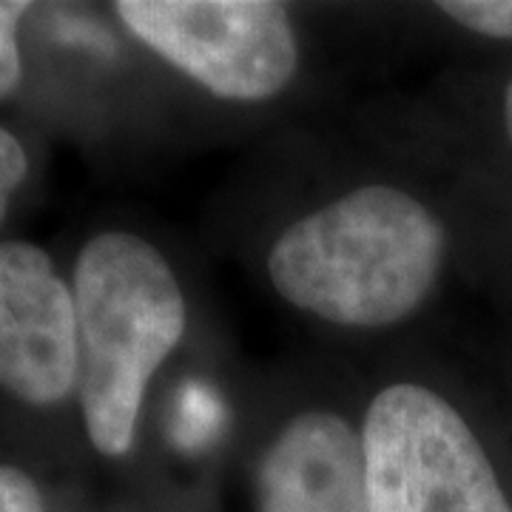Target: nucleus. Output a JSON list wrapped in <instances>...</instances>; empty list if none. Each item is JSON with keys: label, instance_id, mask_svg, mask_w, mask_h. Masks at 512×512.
Segmentation results:
<instances>
[{"label": "nucleus", "instance_id": "1", "mask_svg": "<svg viewBox=\"0 0 512 512\" xmlns=\"http://www.w3.org/2000/svg\"><path fill=\"white\" fill-rule=\"evenodd\" d=\"M439 217L393 185H365L288 225L268 254L282 299L345 328H387L433 291L444 262Z\"/></svg>", "mask_w": 512, "mask_h": 512}, {"label": "nucleus", "instance_id": "2", "mask_svg": "<svg viewBox=\"0 0 512 512\" xmlns=\"http://www.w3.org/2000/svg\"><path fill=\"white\" fill-rule=\"evenodd\" d=\"M77 384L86 430L103 456L131 450L143 396L185 333V296L143 237H94L74 268Z\"/></svg>", "mask_w": 512, "mask_h": 512}, {"label": "nucleus", "instance_id": "3", "mask_svg": "<svg viewBox=\"0 0 512 512\" xmlns=\"http://www.w3.org/2000/svg\"><path fill=\"white\" fill-rule=\"evenodd\" d=\"M373 512H512L470 424L421 384L384 387L362 424Z\"/></svg>", "mask_w": 512, "mask_h": 512}, {"label": "nucleus", "instance_id": "4", "mask_svg": "<svg viewBox=\"0 0 512 512\" xmlns=\"http://www.w3.org/2000/svg\"><path fill=\"white\" fill-rule=\"evenodd\" d=\"M117 15L157 55L222 100H268L299 69V46L282 3L120 0Z\"/></svg>", "mask_w": 512, "mask_h": 512}, {"label": "nucleus", "instance_id": "5", "mask_svg": "<svg viewBox=\"0 0 512 512\" xmlns=\"http://www.w3.org/2000/svg\"><path fill=\"white\" fill-rule=\"evenodd\" d=\"M69 285L29 242L0 245V387L29 404L63 402L77 384Z\"/></svg>", "mask_w": 512, "mask_h": 512}, {"label": "nucleus", "instance_id": "6", "mask_svg": "<svg viewBox=\"0 0 512 512\" xmlns=\"http://www.w3.org/2000/svg\"><path fill=\"white\" fill-rule=\"evenodd\" d=\"M262 512H373L362 436L328 410L302 413L259 467Z\"/></svg>", "mask_w": 512, "mask_h": 512}, {"label": "nucleus", "instance_id": "7", "mask_svg": "<svg viewBox=\"0 0 512 512\" xmlns=\"http://www.w3.org/2000/svg\"><path fill=\"white\" fill-rule=\"evenodd\" d=\"M225 424V404L211 384L191 379L180 387L171 419V439L180 450H200Z\"/></svg>", "mask_w": 512, "mask_h": 512}, {"label": "nucleus", "instance_id": "8", "mask_svg": "<svg viewBox=\"0 0 512 512\" xmlns=\"http://www.w3.org/2000/svg\"><path fill=\"white\" fill-rule=\"evenodd\" d=\"M439 9L478 35L512 40V0H444Z\"/></svg>", "mask_w": 512, "mask_h": 512}, {"label": "nucleus", "instance_id": "9", "mask_svg": "<svg viewBox=\"0 0 512 512\" xmlns=\"http://www.w3.org/2000/svg\"><path fill=\"white\" fill-rule=\"evenodd\" d=\"M29 12L23 0H0V97L9 94L20 80L18 23Z\"/></svg>", "mask_w": 512, "mask_h": 512}, {"label": "nucleus", "instance_id": "10", "mask_svg": "<svg viewBox=\"0 0 512 512\" xmlns=\"http://www.w3.org/2000/svg\"><path fill=\"white\" fill-rule=\"evenodd\" d=\"M23 177H26V151L15 134L0 128V222L6 217L9 200L15 188L23 183Z\"/></svg>", "mask_w": 512, "mask_h": 512}, {"label": "nucleus", "instance_id": "11", "mask_svg": "<svg viewBox=\"0 0 512 512\" xmlns=\"http://www.w3.org/2000/svg\"><path fill=\"white\" fill-rule=\"evenodd\" d=\"M0 512H43L32 478L15 467H0Z\"/></svg>", "mask_w": 512, "mask_h": 512}, {"label": "nucleus", "instance_id": "12", "mask_svg": "<svg viewBox=\"0 0 512 512\" xmlns=\"http://www.w3.org/2000/svg\"><path fill=\"white\" fill-rule=\"evenodd\" d=\"M63 37H69L74 43H86L92 49H100V52H114V43L103 32H97L94 26H80L77 20H66L63 23Z\"/></svg>", "mask_w": 512, "mask_h": 512}, {"label": "nucleus", "instance_id": "13", "mask_svg": "<svg viewBox=\"0 0 512 512\" xmlns=\"http://www.w3.org/2000/svg\"><path fill=\"white\" fill-rule=\"evenodd\" d=\"M504 123H507V134L512 140V80L507 86V94H504Z\"/></svg>", "mask_w": 512, "mask_h": 512}]
</instances>
